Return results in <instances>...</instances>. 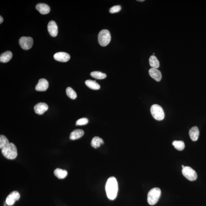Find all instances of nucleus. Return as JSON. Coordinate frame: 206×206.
<instances>
[{"label":"nucleus","mask_w":206,"mask_h":206,"mask_svg":"<svg viewBox=\"0 0 206 206\" xmlns=\"http://www.w3.org/2000/svg\"><path fill=\"white\" fill-rule=\"evenodd\" d=\"M105 190L108 199L111 200L115 199L118 193V185L115 177H111L108 179L105 185Z\"/></svg>","instance_id":"obj_1"},{"label":"nucleus","mask_w":206,"mask_h":206,"mask_svg":"<svg viewBox=\"0 0 206 206\" xmlns=\"http://www.w3.org/2000/svg\"><path fill=\"white\" fill-rule=\"evenodd\" d=\"M1 152L4 157L9 160L15 159L18 155L16 147L11 142L2 149Z\"/></svg>","instance_id":"obj_2"},{"label":"nucleus","mask_w":206,"mask_h":206,"mask_svg":"<svg viewBox=\"0 0 206 206\" xmlns=\"http://www.w3.org/2000/svg\"><path fill=\"white\" fill-rule=\"evenodd\" d=\"M161 194V191L159 188H155L151 189L147 195V202L149 205H154L156 204Z\"/></svg>","instance_id":"obj_3"},{"label":"nucleus","mask_w":206,"mask_h":206,"mask_svg":"<svg viewBox=\"0 0 206 206\" xmlns=\"http://www.w3.org/2000/svg\"><path fill=\"white\" fill-rule=\"evenodd\" d=\"M111 37L110 31L107 29H103L98 34V41L102 46L107 45L111 42Z\"/></svg>","instance_id":"obj_4"},{"label":"nucleus","mask_w":206,"mask_h":206,"mask_svg":"<svg viewBox=\"0 0 206 206\" xmlns=\"http://www.w3.org/2000/svg\"><path fill=\"white\" fill-rule=\"evenodd\" d=\"M150 112L153 117L158 121L164 119L165 114L162 108L157 104L152 105L150 108Z\"/></svg>","instance_id":"obj_5"},{"label":"nucleus","mask_w":206,"mask_h":206,"mask_svg":"<svg viewBox=\"0 0 206 206\" xmlns=\"http://www.w3.org/2000/svg\"><path fill=\"white\" fill-rule=\"evenodd\" d=\"M182 173L185 178L190 181H193L197 179V173L192 168L189 166H185L182 168Z\"/></svg>","instance_id":"obj_6"},{"label":"nucleus","mask_w":206,"mask_h":206,"mask_svg":"<svg viewBox=\"0 0 206 206\" xmlns=\"http://www.w3.org/2000/svg\"><path fill=\"white\" fill-rule=\"evenodd\" d=\"M19 42L20 46L23 49L28 50L32 48L33 44V40L32 37H23L19 39Z\"/></svg>","instance_id":"obj_7"},{"label":"nucleus","mask_w":206,"mask_h":206,"mask_svg":"<svg viewBox=\"0 0 206 206\" xmlns=\"http://www.w3.org/2000/svg\"><path fill=\"white\" fill-rule=\"evenodd\" d=\"M20 194L18 192H12L6 198V202L9 206L13 205L16 201L18 200L20 198Z\"/></svg>","instance_id":"obj_8"},{"label":"nucleus","mask_w":206,"mask_h":206,"mask_svg":"<svg viewBox=\"0 0 206 206\" xmlns=\"http://www.w3.org/2000/svg\"><path fill=\"white\" fill-rule=\"evenodd\" d=\"M54 59L59 62H66L70 59V56L68 53L64 52H59L55 53L53 56Z\"/></svg>","instance_id":"obj_9"},{"label":"nucleus","mask_w":206,"mask_h":206,"mask_svg":"<svg viewBox=\"0 0 206 206\" xmlns=\"http://www.w3.org/2000/svg\"><path fill=\"white\" fill-rule=\"evenodd\" d=\"M34 108L36 114L39 115H42L45 111H48V106L46 103H40L36 105Z\"/></svg>","instance_id":"obj_10"},{"label":"nucleus","mask_w":206,"mask_h":206,"mask_svg":"<svg viewBox=\"0 0 206 206\" xmlns=\"http://www.w3.org/2000/svg\"><path fill=\"white\" fill-rule=\"evenodd\" d=\"M49 83L47 80L42 78L39 80L35 87L36 90L38 91H46L48 88Z\"/></svg>","instance_id":"obj_11"},{"label":"nucleus","mask_w":206,"mask_h":206,"mask_svg":"<svg viewBox=\"0 0 206 206\" xmlns=\"http://www.w3.org/2000/svg\"><path fill=\"white\" fill-rule=\"evenodd\" d=\"M48 29L50 35L52 37H56L58 34V27L54 21H51L49 23Z\"/></svg>","instance_id":"obj_12"},{"label":"nucleus","mask_w":206,"mask_h":206,"mask_svg":"<svg viewBox=\"0 0 206 206\" xmlns=\"http://www.w3.org/2000/svg\"><path fill=\"white\" fill-rule=\"evenodd\" d=\"M149 74L150 76L157 81H161L162 75L161 72L157 69L154 68H150L149 70Z\"/></svg>","instance_id":"obj_13"},{"label":"nucleus","mask_w":206,"mask_h":206,"mask_svg":"<svg viewBox=\"0 0 206 206\" xmlns=\"http://www.w3.org/2000/svg\"><path fill=\"white\" fill-rule=\"evenodd\" d=\"M36 8L39 13L43 15L48 14L50 12V8L48 5L39 3L36 6Z\"/></svg>","instance_id":"obj_14"},{"label":"nucleus","mask_w":206,"mask_h":206,"mask_svg":"<svg viewBox=\"0 0 206 206\" xmlns=\"http://www.w3.org/2000/svg\"><path fill=\"white\" fill-rule=\"evenodd\" d=\"M189 134L192 140L193 141H197L199 135V131L198 127H192L189 130Z\"/></svg>","instance_id":"obj_15"},{"label":"nucleus","mask_w":206,"mask_h":206,"mask_svg":"<svg viewBox=\"0 0 206 206\" xmlns=\"http://www.w3.org/2000/svg\"><path fill=\"white\" fill-rule=\"evenodd\" d=\"M84 134V132L82 130L77 129L73 130L70 134V138L72 140L80 139Z\"/></svg>","instance_id":"obj_16"},{"label":"nucleus","mask_w":206,"mask_h":206,"mask_svg":"<svg viewBox=\"0 0 206 206\" xmlns=\"http://www.w3.org/2000/svg\"><path fill=\"white\" fill-rule=\"evenodd\" d=\"M12 53L11 52L7 51L2 53L0 56V61L3 63H7L9 62L11 59Z\"/></svg>","instance_id":"obj_17"},{"label":"nucleus","mask_w":206,"mask_h":206,"mask_svg":"<svg viewBox=\"0 0 206 206\" xmlns=\"http://www.w3.org/2000/svg\"><path fill=\"white\" fill-rule=\"evenodd\" d=\"M53 173H54L55 176L59 179L65 178L68 175V172L67 171L59 168L55 169Z\"/></svg>","instance_id":"obj_18"},{"label":"nucleus","mask_w":206,"mask_h":206,"mask_svg":"<svg viewBox=\"0 0 206 206\" xmlns=\"http://www.w3.org/2000/svg\"><path fill=\"white\" fill-rule=\"evenodd\" d=\"M86 85L91 89L93 90H99L100 88V85L97 83L95 81L91 80H87L85 81Z\"/></svg>","instance_id":"obj_19"},{"label":"nucleus","mask_w":206,"mask_h":206,"mask_svg":"<svg viewBox=\"0 0 206 206\" xmlns=\"http://www.w3.org/2000/svg\"><path fill=\"white\" fill-rule=\"evenodd\" d=\"M104 143L103 141L101 138L99 137L95 136L93 138L91 142V145L92 147L96 149L100 147L101 145Z\"/></svg>","instance_id":"obj_20"},{"label":"nucleus","mask_w":206,"mask_h":206,"mask_svg":"<svg viewBox=\"0 0 206 206\" xmlns=\"http://www.w3.org/2000/svg\"><path fill=\"white\" fill-rule=\"evenodd\" d=\"M149 64L152 68H158L160 67V63L157 59L156 56H151L149 60Z\"/></svg>","instance_id":"obj_21"},{"label":"nucleus","mask_w":206,"mask_h":206,"mask_svg":"<svg viewBox=\"0 0 206 206\" xmlns=\"http://www.w3.org/2000/svg\"><path fill=\"white\" fill-rule=\"evenodd\" d=\"M91 75L92 77L98 80L103 79L107 77V75L105 73L98 71L91 72Z\"/></svg>","instance_id":"obj_22"},{"label":"nucleus","mask_w":206,"mask_h":206,"mask_svg":"<svg viewBox=\"0 0 206 206\" xmlns=\"http://www.w3.org/2000/svg\"><path fill=\"white\" fill-rule=\"evenodd\" d=\"M173 145L176 149L179 151H182L185 147V143L182 141H174L172 143Z\"/></svg>","instance_id":"obj_23"},{"label":"nucleus","mask_w":206,"mask_h":206,"mask_svg":"<svg viewBox=\"0 0 206 206\" xmlns=\"http://www.w3.org/2000/svg\"><path fill=\"white\" fill-rule=\"evenodd\" d=\"M66 94L69 98L72 99H75L77 97L76 92L73 90L72 88L69 87H68L66 90Z\"/></svg>","instance_id":"obj_24"},{"label":"nucleus","mask_w":206,"mask_h":206,"mask_svg":"<svg viewBox=\"0 0 206 206\" xmlns=\"http://www.w3.org/2000/svg\"><path fill=\"white\" fill-rule=\"evenodd\" d=\"M9 144V141L7 138L4 135H1L0 136V149H3Z\"/></svg>","instance_id":"obj_25"},{"label":"nucleus","mask_w":206,"mask_h":206,"mask_svg":"<svg viewBox=\"0 0 206 206\" xmlns=\"http://www.w3.org/2000/svg\"><path fill=\"white\" fill-rule=\"evenodd\" d=\"M88 119L86 118H82L76 121V125L82 126L86 125L88 123Z\"/></svg>","instance_id":"obj_26"},{"label":"nucleus","mask_w":206,"mask_h":206,"mask_svg":"<svg viewBox=\"0 0 206 206\" xmlns=\"http://www.w3.org/2000/svg\"><path fill=\"white\" fill-rule=\"evenodd\" d=\"M122 9L121 6L119 5H117L113 6L110 9L109 11L111 14H114L117 13V12L120 11Z\"/></svg>","instance_id":"obj_27"},{"label":"nucleus","mask_w":206,"mask_h":206,"mask_svg":"<svg viewBox=\"0 0 206 206\" xmlns=\"http://www.w3.org/2000/svg\"><path fill=\"white\" fill-rule=\"evenodd\" d=\"M3 21H4V19H3L2 17L1 16H0V24H1V23L3 22Z\"/></svg>","instance_id":"obj_28"},{"label":"nucleus","mask_w":206,"mask_h":206,"mask_svg":"<svg viewBox=\"0 0 206 206\" xmlns=\"http://www.w3.org/2000/svg\"><path fill=\"white\" fill-rule=\"evenodd\" d=\"M138 1L139 2H144V0H138Z\"/></svg>","instance_id":"obj_29"},{"label":"nucleus","mask_w":206,"mask_h":206,"mask_svg":"<svg viewBox=\"0 0 206 206\" xmlns=\"http://www.w3.org/2000/svg\"><path fill=\"white\" fill-rule=\"evenodd\" d=\"M182 168H183L184 167H185V166L183 165H182Z\"/></svg>","instance_id":"obj_30"}]
</instances>
